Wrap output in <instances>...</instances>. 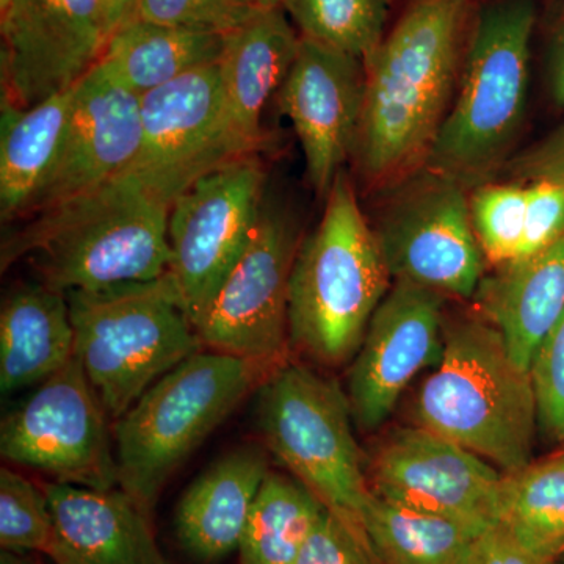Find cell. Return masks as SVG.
Masks as SVG:
<instances>
[{
	"label": "cell",
	"instance_id": "9",
	"mask_svg": "<svg viewBox=\"0 0 564 564\" xmlns=\"http://www.w3.org/2000/svg\"><path fill=\"white\" fill-rule=\"evenodd\" d=\"M373 229L393 281L455 299H474L485 254L475 236L466 187L426 169L400 181Z\"/></svg>",
	"mask_w": 564,
	"mask_h": 564
},
{
	"label": "cell",
	"instance_id": "25",
	"mask_svg": "<svg viewBox=\"0 0 564 564\" xmlns=\"http://www.w3.org/2000/svg\"><path fill=\"white\" fill-rule=\"evenodd\" d=\"M77 84L31 109L2 101L0 212L3 220L24 217L61 151Z\"/></svg>",
	"mask_w": 564,
	"mask_h": 564
},
{
	"label": "cell",
	"instance_id": "35",
	"mask_svg": "<svg viewBox=\"0 0 564 564\" xmlns=\"http://www.w3.org/2000/svg\"><path fill=\"white\" fill-rule=\"evenodd\" d=\"M524 243L518 261L532 258L564 236V181L541 180L527 184Z\"/></svg>",
	"mask_w": 564,
	"mask_h": 564
},
{
	"label": "cell",
	"instance_id": "10",
	"mask_svg": "<svg viewBox=\"0 0 564 564\" xmlns=\"http://www.w3.org/2000/svg\"><path fill=\"white\" fill-rule=\"evenodd\" d=\"M300 243L292 215L263 199L250 242L196 326L204 348L247 359L270 373L285 364L289 291Z\"/></svg>",
	"mask_w": 564,
	"mask_h": 564
},
{
	"label": "cell",
	"instance_id": "30",
	"mask_svg": "<svg viewBox=\"0 0 564 564\" xmlns=\"http://www.w3.org/2000/svg\"><path fill=\"white\" fill-rule=\"evenodd\" d=\"M0 547L55 564H87L62 536L44 488L7 466L0 469Z\"/></svg>",
	"mask_w": 564,
	"mask_h": 564
},
{
	"label": "cell",
	"instance_id": "5",
	"mask_svg": "<svg viewBox=\"0 0 564 564\" xmlns=\"http://www.w3.org/2000/svg\"><path fill=\"white\" fill-rule=\"evenodd\" d=\"M534 18L532 0H502L481 11L426 169L469 187L507 161L525 115Z\"/></svg>",
	"mask_w": 564,
	"mask_h": 564
},
{
	"label": "cell",
	"instance_id": "38",
	"mask_svg": "<svg viewBox=\"0 0 564 564\" xmlns=\"http://www.w3.org/2000/svg\"><path fill=\"white\" fill-rule=\"evenodd\" d=\"M549 90L552 101L564 109V13L556 24L549 51Z\"/></svg>",
	"mask_w": 564,
	"mask_h": 564
},
{
	"label": "cell",
	"instance_id": "2",
	"mask_svg": "<svg viewBox=\"0 0 564 564\" xmlns=\"http://www.w3.org/2000/svg\"><path fill=\"white\" fill-rule=\"evenodd\" d=\"M172 204L124 172L29 217L2 245V270L28 259L41 282L69 291L158 280L170 272Z\"/></svg>",
	"mask_w": 564,
	"mask_h": 564
},
{
	"label": "cell",
	"instance_id": "22",
	"mask_svg": "<svg viewBox=\"0 0 564 564\" xmlns=\"http://www.w3.org/2000/svg\"><path fill=\"white\" fill-rule=\"evenodd\" d=\"M66 543L87 564H170L152 532L151 516L120 486L91 489L44 485Z\"/></svg>",
	"mask_w": 564,
	"mask_h": 564
},
{
	"label": "cell",
	"instance_id": "18",
	"mask_svg": "<svg viewBox=\"0 0 564 564\" xmlns=\"http://www.w3.org/2000/svg\"><path fill=\"white\" fill-rule=\"evenodd\" d=\"M141 147L140 96L93 66L77 84L68 129L29 218L128 172Z\"/></svg>",
	"mask_w": 564,
	"mask_h": 564
},
{
	"label": "cell",
	"instance_id": "13",
	"mask_svg": "<svg viewBox=\"0 0 564 564\" xmlns=\"http://www.w3.org/2000/svg\"><path fill=\"white\" fill-rule=\"evenodd\" d=\"M141 147L129 173L173 204L226 163L254 154L226 115L220 62L140 96Z\"/></svg>",
	"mask_w": 564,
	"mask_h": 564
},
{
	"label": "cell",
	"instance_id": "11",
	"mask_svg": "<svg viewBox=\"0 0 564 564\" xmlns=\"http://www.w3.org/2000/svg\"><path fill=\"white\" fill-rule=\"evenodd\" d=\"M109 419L74 355L28 402L3 417L0 454L6 462L52 475L57 484L118 488Z\"/></svg>",
	"mask_w": 564,
	"mask_h": 564
},
{
	"label": "cell",
	"instance_id": "37",
	"mask_svg": "<svg viewBox=\"0 0 564 564\" xmlns=\"http://www.w3.org/2000/svg\"><path fill=\"white\" fill-rule=\"evenodd\" d=\"M473 564H549L527 551L503 525L497 524L478 536Z\"/></svg>",
	"mask_w": 564,
	"mask_h": 564
},
{
	"label": "cell",
	"instance_id": "39",
	"mask_svg": "<svg viewBox=\"0 0 564 564\" xmlns=\"http://www.w3.org/2000/svg\"><path fill=\"white\" fill-rule=\"evenodd\" d=\"M139 0H102L104 11H106L107 22H109L110 35L117 31L120 25L128 22L133 17Z\"/></svg>",
	"mask_w": 564,
	"mask_h": 564
},
{
	"label": "cell",
	"instance_id": "26",
	"mask_svg": "<svg viewBox=\"0 0 564 564\" xmlns=\"http://www.w3.org/2000/svg\"><path fill=\"white\" fill-rule=\"evenodd\" d=\"M362 529L380 564H473L480 536L440 516L388 502L373 491Z\"/></svg>",
	"mask_w": 564,
	"mask_h": 564
},
{
	"label": "cell",
	"instance_id": "7",
	"mask_svg": "<svg viewBox=\"0 0 564 564\" xmlns=\"http://www.w3.org/2000/svg\"><path fill=\"white\" fill-rule=\"evenodd\" d=\"M66 296L76 358L113 421L163 375L204 348L170 272Z\"/></svg>",
	"mask_w": 564,
	"mask_h": 564
},
{
	"label": "cell",
	"instance_id": "40",
	"mask_svg": "<svg viewBox=\"0 0 564 564\" xmlns=\"http://www.w3.org/2000/svg\"><path fill=\"white\" fill-rule=\"evenodd\" d=\"M0 564H55L51 560L40 558L39 554L33 552H18L2 549L0 551Z\"/></svg>",
	"mask_w": 564,
	"mask_h": 564
},
{
	"label": "cell",
	"instance_id": "1",
	"mask_svg": "<svg viewBox=\"0 0 564 564\" xmlns=\"http://www.w3.org/2000/svg\"><path fill=\"white\" fill-rule=\"evenodd\" d=\"M467 0H415L364 62L355 155L367 181L395 185L425 166L454 101Z\"/></svg>",
	"mask_w": 564,
	"mask_h": 564
},
{
	"label": "cell",
	"instance_id": "15",
	"mask_svg": "<svg viewBox=\"0 0 564 564\" xmlns=\"http://www.w3.org/2000/svg\"><path fill=\"white\" fill-rule=\"evenodd\" d=\"M2 36V101L31 109L84 79L110 29L102 0H11Z\"/></svg>",
	"mask_w": 564,
	"mask_h": 564
},
{
	"label": "cell",
	"instance_id": "20",
	"mask_svg": "<svg viewBox=\"0 0 564 564\" xmlns=\"http://www.w3.org/2000/svg\"><path fill=\"white\" fill-rule=\"evenodd\" d=\"M499 269L481 280L474 299L485 321L502 334L516 366L530 372L538 348L564 314V236Z\"/></svg>",
	"mask_w": 564,
	"mask_h": 564
},
{
	"label": "cell",
	"instance_id": "23",
	"mask_svg": "<svg viewBox=\"0 0 564 564\" xmlns=\"http://www.w3.org/2000/svg\"><path fill=\"white\" fill-rule=\"evenodd\" d=\"M76 355L68 296L51 285L14 289L0 311V389L41 384Z\"/></svg>",
	"mask_w": 564,
	"mask_h": 564
},
{
	"label": "cell",
	"instance_id": "12",
	"mask_svg": "<svg viewBox=\"0 0 564 564\" xmlns=\"http://www.w3.org/2000/svg\"><path fill=\"white\" fill-rule=\"evenodd\" d=\"M263 182L261 162L245 155L206 174L172 204L170 273L195 329L250 242L265 199Z\"/></svg>",
	"mask_w": 564,
	"mask_h": 564
},
{
	"label": "cell",
	"instance_id": "36",
	"mask_svg": "<svg viewBox=\"0 0 564 564\" xmlns=\"http://www.w3.org/2000/svg\"><path fill=\"white\" fill-rule=\"evenodd\" d=\"M508 170L522 184L541 180L564 181V124L514 158Z\"/></svg>",
	"mask_w": 564,
	"mask_h": 564
},
{
	"label": "cell",
	"instance_id": "28",
	"mask_svg": "<svg viewBox=\"0 0 564 564\" xmlns=\"http://www.w3.org/2000/svg\"><path fill=\"white\" fill-rule=\"evenodd\" d=\"M500 525L549 564L564 555V451L505 475Z\"/></svg>",
	"mask_w": 564,
	"mask_h": 564
},
{
	"label": "cell",
	"instance_id": "14",
	"mask_svg": "<svg viewBox=\"0 0 564 564\" xmlns=\"http://www.w3.org/2000/svg\"><path fill=\"white\" fill-rule=\"evenodd\" d=\"M505 474L423 426L392 433L373 459L370 488L388 502L481 534L500 522Z\"/></svg>",
	"mask_w": 564,
	"mask_h": 564
},
{
	"label": "cell",
	"instance_id": "4",
	"mask_svg": "<svg viewBox=\"0 0 564 564\" xmlns=\"http://www.w3.org/2000/svg\"><path fill=\"white\" fill-rule=\"evenodd\" d=\"M325 202L293 263L289 337L315 361L339 366L361 347L392 276L347 174L339 173Z\"/></svg>",
	"mask_w": 564,
	"mask_h": 564
},
{
	"label": "cell",
	"instance_id": "3",
	"mask_svg": "<svg viewBox=\"0 0 564 564\" xmlns=\"http://www.w3.org/2000/svg\"><path fill=\"white\" fill-rule=\"evenodd\" d=\"M419 426L454 441L505 475L532 464L538 430L532 375L481 318L444 326L443 359L415 397Z\"/></svg>",
	"mask_w": 564,
	"mask_h": 564
},
{
	"label": "cell",
	"instance_id": "17",
	"mask_svg": "<svg viewBox=\"0 0 564 564\" xmlns=\"http://www.w3.org/2000/svg\"><path fill=\"white\" fill-rule=\"evenodd\" d=\"M364 85L362 61L302 36L295 62L276 93L278 106L302 143L307 181L322 199L355 152Z\"/></svg>",
	"mask_w": 564,
	"mask_h": 564
},
{
	"label": "cell",
	"instance_id": "21",
	"mask_svg": "<svg viewBox=\"0 0 564 564\" xmlns=\"http://www.w3.org/2000/svg\"><path fill=\"white\" fill-rule=\"evenodd\" d=\"M300 40L282 7L262 10L225 35L220 68L226 115L237 139L251 152L262 140L263 107L284 84Z\"/></svg>",
	"mask_w": 564,
	"mask_h": 564
},
{
	"label": "cell",
	"instance_id": "16",
	"mask_svg": "<svg viewBox=\"0 0 564 564\" xmlns=\"http://www.w3.org/2000/svg\"><path fill=\"white\" fill-rule=\"evenodd\" d=\"M444 300L413 282L393 281L375 311L348 372L352 421L362 432L380 429L414 377L443 359Z\"/></svg>",
	"mask_w": 564,
	"mask_h": 564
},
{
	"label": "cell",
	"instance_id": "19",
	"mask_svg": "<svg viewBox=\"0 0 564 564\" xmlns=\"http://www.w3.org/2000/svg\"><path fill=\"white\" fill-rule=\"evenodd\" d=\"M270 473L269 456L258 445L223 455L181 497L174 530L185 554L214 563L239 551L252 503Z\"/></svg>",
	"mask_w": 564,
	"mask_h": 564
},
{
	"label": "cell",
	"instance_id": "41",
	"mask_svg": "<svg viewBox=\"0 0 564 564\" xmlns=\"http://www.w3.org/2000/svg\"><path fill=\"white\" fill-rule=\"evenodd\" d=\"M262 6L267 9H273V7H281L282 0H261Z\"/></svg>",
	"mask_w": 564,
	"mask_h": 564
},
{
	"label": "cell",
	"instance_id": "24",
	"mask_svg": "<svg viewBox=\"0 0 564 564\" xmlns=\"http://www.w3.org/2000/svg\"><path fill=\"white\" fill-rule=\"evenodd\" d=\"M225 35L170 28L132 18L111 32L96 65L135 95L220 62Z\"/></svg>",
	"mask_w": 564,
	"mask_h": 564
},
{
	"label": "cell",
	"instance_id": "33",
	"mask_svg": "<svg viewBox=\"0 0 564 564\" xmlns=\"http://www.w3.org/2000/svg\"><path fill=\"white\" fill-rule=\"evenodd\" d=\"M530 375L538 425L549 440L564 443V314L538 348Z\"/></svg>",
	"mask_w": 564,
	"mask_h": 564
},
{
	"label": "cell",
	"instance_id": "34",
	"mask_svg": "<svg viewBox=\"0 0 564 564\" xmlns=\"http://www.w3.org/2000/svg\"><path fill=\"white\" fill-rule=\"evenodd\" d=\"M295 564H380V562L362 529L325 510L314 532L307 538Z\"/></svg>",
	"mask_w": 564,
	"mask_h": 564
},
{
	"label": "cell",
	"instance_id": "27",
	"mask_svg": "<svg viewBox=\"0 0 564 564\" xmlns=\"http://www.w3.org/2000/svg\"><path fill=\"white\" fill-rule=\"evenodd\" d=\"M325 510L293 475L270 470L245 525L240 564H295Z\"/></svg>",
	"mask_w": 564,
	"mask_h": 564
},
{
	"label": "cell",
	"instance_id": "42",
	"mask_svg": "<svg viewBox=\"0 0 564 564\" xmlns=\"http://www.w3.org/2000/svg\"><path fill=\"white\" fill-rule=\"evenodd\" d=\"M11 0H0V11L2 14L6 13L7 10L10 9Z\"/></svg>",
	"mask_w": 564,
	"mask_h": 564
},
{
	"label": "cell",
	"instance_id": "6",
	"mask_svg": "<svg viewBox=\"0 0 564 564\" xmlns=\"http://www.w3.org/2000/svg\"><path fill=\"white\" fill-rule=\"evenodd\" d=\"M269 375L258 364L207 348L163 375L115 421L120 488L152 516L181 464Z\"/></svg>",
	"mask_w": 564,
	"mask_h": 564
},
{
	"label": "cell",
	"instance_id": "31",
	"mask_svg": "<svg viewBox=\"0 0 564 564\" xmlns=\"http://www.w3.org/2000/svg\"><path fill=\"white\" fill-rule=\"evenodd\" d=\"M527 184H484L470 196L475 236L485 259L503 267L516 262L524 243Z\"/></svg>",
	"mask_w": 564,
	"mask_h": 564
},
{
	"label": "cell",
	"instance_id": "29",
	"mask_svg": "<svg viewBox=\"0 0 564 564\" xmlns=\"http://www.w3.org/2000/svg\"><path fill=\"white\" fill-rule=\"evenodd\" d=\"M389 0H282L303 39L366 62L384 35Z\"/></svg>",
	"mask_w": 564,
	"mask_h": 564
},
{
	"label": "cell",
	"instance_id": "8",
	"mask_svg": "<svg viewBox=\"0 0 564 564\" xmlns=\"http://www.w3.org/2000/svg\"><path fill=\"white\" fill-rule=\"evenodd\" d=\"M258 422L270 454L326 510L362 529L372 488L340 386L300 364H282L259 386Z\"/></svg>",
	"mask_w": 564,
	"mask_h": 564
},
{
	"label": "cell",
	"instance_id": "32",
	"mask_svg": "<svg viewBox=\"0 0 564 564\" xmlns=\"http://www.w3.org/2000/svg\"><path fill=\"white\" fill-rule=\"evenodd\" d=\"M265 9L261 0H139L132 18L228 35Z\"/></svg>",
	"mask_w": 564,
	"mask_h": 564
}]
</instances>
